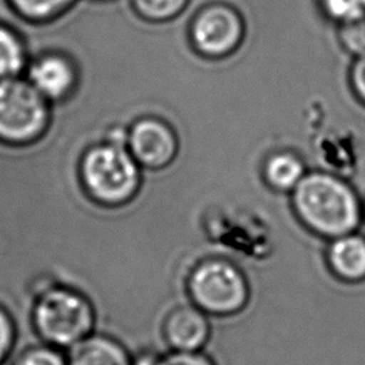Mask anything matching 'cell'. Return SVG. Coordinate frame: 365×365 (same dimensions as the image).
Segmentation results:
<instances>
[{"mask_svg": "<svg viewBox=\"0 0 365 365\" xmlns=\"http://www.w3.org/2000/svg\"><path fill=\"white\" fill-rule=\"evenodd\" d=\"M292 204L302 222L325 237L351 234L359 222V204L352 188L325 173L304 175L292 190Z\"/></svg>", "mask_w": 365, "mask_h": 365, "instance_id": "6da1fadb", "label": "cell"}, {"mask_svg": "<svg viewBox=\"0 0 365 365\" xmlns=\"http://www.w3.org/2000/svg\"><path fill=\"white\" fill-rule=\"evenodd\" d=\"M31 325L43 344L70 349L94 334L96 309L81 291L53 282L34 294Z\"/></svg>", "mask_w": 365, "mask_h": 365, "instance_id": "7a4b0ae2", "label": "cell"}, {"mask_svg": "<svg viewBox=\"0 0 365 365\" xmlns=\"http://www.w3.org/2000/svg\"><path fill=\"white\" fill-rule=\"evenodd\" d=\"M78 171L88 197L106 207L130 201L141 182L140 164L128 148L104 141L91 145L81 155Z\"/></svg>", "mask_w": 365, "mask_h": 365, "instance_id": "3957f363", "label": "cell"}, {"mask_svg": "<svg viewBox=\"0 0 365 365\" xmlns=\"http://www.w3.org/2000/svg\"><path fill=\"white\" fill-rule=\"evenodd\" d=\"M48 123V100L27 78L0 80V143H34L46 133Z\"/></svg>", "mask_w": 365, "mask_h": 365, "instance_id": "277c9868", "label": "cell"}, {"mask_svg": "<svg viewBox=\"0 0 365 365\" xmlns=\"http://www.w3.org/2000/svg\"><path fill=\"white\" fill-rule=\"evenodd\" d=\"M188 294L204 314L231 315L248 301V284L242 272L228 261L210 259L190 275Z\"/></svg>", "mask_w": 365, "mask_h": 365, "instance_id": "5b68a950", "label": "cell"}, {"mask_svg": "<svg viewBox=\"0 0 365 365\" xmlns=\"http://www.w3.org/2000/svg\"><path fill=\"white\" fill-rule=\"evenodd\" d=\"M244 21L234 6L214 1L202 6L191 23V38L195 48L210 57L230 54L241 43Z\"/></svg>", "mask_w": 365, "mask_h": 365, "instance_id": "8992f818", "label": "cell"}, {"mask_svg": "<svg viewBox=\"0 0 365 365\" xmlns=\"http://www.w3.org/2000/svg\"><path fill=\"white\" fill-rule=\"evenodd\" d=\"M177 138L173 128L155 117H143L128 128L127 148L135 161L147 168H163L177 154Z\"/></svg>", "mask_w": 365, "mask_h": 365, "instance_id": "52a82bcc", "label": "cell"}, {"mask_svg": "<svg viewBox=\"0 0 365 365\" xmlns=\"http://www.w3.org/2000/svg\"><path fill=\"white\" fill-rule=\"evenodd\" d=\"M27 80L48 101H60L71 94L77 71L68 57L60 53H44L27 66Z\"/></svg>", "mask_w": 365, "mask_h": 365, "instance_id": "ba28073f", "label": "cell"}, {"mask_svg": "<svg viewBox=\"0 0 365 365\" xmlns=\"http://www.w3.org/2000/svg\"><path fill=\"white\" fill-rule=\"evenodd\" d=\"M163 336L173 351L195 352L208 339L210 325L205 314L195 305L174 308L163 322Z\"/></svg>", "mask_w": 365, "mask_h": 365, "instance_id": "9c48e42d", "label": "cell"}, {"mask_svg": "<svg viewBox=\"0 0 365 365\" xmlns=\"http://www.w3.org/2000/svg\"><path fill=\"white\" fill-rule=\"evenodd\" d=\"M68 365H133L127 348L115 338L91 334L68 349Z\"/></svg>", "mask_w": 365, "mask_h": 365, "instance_id": "30bf717a", "label": "cell"}, {"mask_svg": "<svg viewBox=\"0 0 365 365\" xmlns=\"http://www.w3.org/2000/svg\"><path fill=\"white\" fill-rule=\"evenodd\" d=\"M328 262L341 279L348 282L365 279V238L352 232L336 237L328 250Z\"/></svg>", "mask_w": 365, "mask_h": 365, "instance_id": "8fae6325", "label": "cell"}, {"mask_svg": "<svg viewBox=\"0 0 365 365\" xmlns=\"http://www.w3.org/2000/svg\"><path fill=\"white\" fill-rule=\"evenodd\" d=\"M11 11L30 23H48L68 13L78 0H7Z\"/></svg>", "mask_w": 365, "mask_h": 365, "instance_id": "7c38bea8", "label": "cell"}, {"mask_svg": "<svg viewBox=\"0 0 365 365\" xmlns=\"http://www.w3.org/2000/svg\"><path fill=\"white\" fill-rule=\"evenodd\" d=\"M26 68V48L11 27L0 23V80L17 77Z\"/></svg>", "mask_w": 365, "mask_h": 365, "instance_id": "4fadbf2b", "label": "cell"}, {"mask_svg": "<svg viewBox=\"0 0 365 365\" xmlns=\"http://www.w3.org/2000/svg\"><path fill=\"white\" fill-rule=\"evenodd\" d=\"M302 177V163L294 154L278 153L267 161L265 178L277 190H294Z\"/></svg>", "mask_w": 365, "mask_h": 365, "instance_id": "5bb4252c", "label": "cell"}, {"mask_svg": "<svg viewBox=\"0 0 365 365\" xmlns=\"http://www.w3.org/2000/svg\"><path fill=\"white\" fill-rule=\"evenodd\" d=\"M134 13L154 23L168 21L180 16L191 0H130Z\"/></svg>", "mask_w": 365, "mask_h": 365, "instance_id": "9a60e30c", "label": "cell"}, {"mask_svg": "<svg viewBox=\"0 0 365 365\" xmlns=\"http://www.w3.org/2000/svg\"><path fill=\"white\" fill-rule=\"evenodd\" d=\"M11 365H68V361L61 349L41 342L21 351Z\"/></svg>", "mask_w": 365, "mask_h": 365, "instance_id": "2e32d148", "label": "cell"}, {"mask_svg": "<svg viewBox=\"0 0 365 365\" xmlns=\"http://www.w3.org/2000/svg\"><path fill=\"white\" fill-rule=\"evenodd\" d=\"M133 365H214L212 361L195 351V352H178L173 351L170 355L157 358L153 355H143L138 359H134Z\"/></svg>", "mask_w": 365, "mask_h": 365, "instance_id": "e0dca14e", "label": "cell"}, {"mask_svg": "<svg viewBox=\"0 0 365 365\" xmlns=\"http://www.w3.org/2000/svg\"><path fill=\"white\" fill-rule=\"evenodd\" d=\"M339 40L342 46L352 54L364 56L365 54V14L341 23Z\"/></svg>", "mask_w": 365, "mask_h": 365, "instance_id": "ac0fdd59", "label": "cell"}, {"mask_svg": "<svg viewBox=\"0 0 365 365\" xmlns=\"http://www.w3.org/2000/svg\"><path fill=\"white\" fill-rule=\"evenodd\" d=\"M325 14L345 23L365 14V0H319Z\"/></svg>", "mask_w": 365, "mask_h": 365, "instance_id": "d6986e66", "label": "cell"}, {"mask_svg": "<svg viewBox=\"0 0 365 365\" xmlns=\"http://www.w3.org/2000/svg\"><path fill=\"white\" fill-rule=\"evenodd\" d=\"M16 338V322L11 314L3 305H0V365H3L9 359L14 348Z\"/></svg>", "mask_w": 365, "mask_h": 365, "instance_id": "ffe728a7", "label": "cell"}, {"mask_svg": "<svg viewBox=\"0 0 365 365\" xmlns=\"http://www.w3.org/2000/svg\"><path fill=\"white\" fill-rule=\"evenodd\" d=\"M351 81L358 97L365 101V54L355 60L351 70Z\"/></svg>", "mask_w": 365, "mask_h": 365, "instance_id": "44dd1931", "label": "cell"}, {"mask_svg": "<svg viewBox=\"0 0 365 365\" xmlns=\"http://www.w3.org/2000/svg\"><path fill=\"white\" fill-rule=\"evenodd\" d=\"M104 143L127 147L128 144V130L120 124H113L104 131Z\"/></svg>", "mask_w": 365, "mask_h": 365, "instance_id": "7402d4cb", "label": "cell"}]
</instances>
